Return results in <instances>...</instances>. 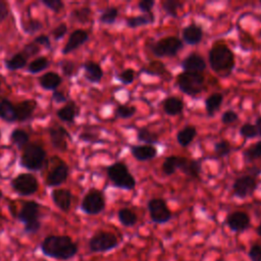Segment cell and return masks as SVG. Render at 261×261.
I'll list each match as a JSON object with an SVG mask.
<instances>
[{
	"mask_svg": "<svg viewBox=\"0 0 261 261\" xmlns=\"http://www.w3.org/2000/svg\"><path fill=\"white\" fill-rule=\"evenodd\" d=\"M256 232H257V234H258L259 237H261V223L257 226V228H256Z\"/></svg>",
	"mask_w": 261,
	"mask_h": 261,
	"instance_id": "obj_60",
	"label": "cell"
},
{
	"mask_svg": "<svg viewBox=\"0 0 261 261\" xmlns=\"http://www.w3.org/2000/svg\"><path fill=\"white\" fill-rule=\"evenodd\" d=\"M68 173H69L68 165L65 162L60 161L48 173L46 177V185L49 187L60 186L67 179Z\"/></svg>",
	"mask_w": 261,
	"mask_h": 261,
	"instance_id": "obj_15",
	"label": "cell"
},
{
	"mask_svg": "<svg viewBox=\"0 0 261 261\" xmlns=\"http://www.w3.org/2000/svg\"><path fill=\"white\" fill-rule=\"evenodd\" d=\"M157 148L154 145H133L130 146V154L138 161H148L157 156Z\"/></svg>",
	"mask_w": 261,
	"mask_h": 261,
	"instance_id": "obj_21",
	"label": "cell"
},
{
	"mask_svg": "<svg viewBox=\"0 0 261 261\" xmlns=\"http://www.w3.org/2000/svg\"><path fill=\"white\" fill-rule=\"evenodd\" d=\"M49 65H50V61L48 60V58L45 56H41V57L34 59L33 61H31L29 63L28 71L35 74V73L45 70L46 68L49 67Z\"/></svg>",
	"mask_w": 261,
	"mask_h": 261,
	"instance_id": "obj_39",
	"label": "cell"
},
{
	"mask_svg": "<svg viewBox=\"0 0 261 261\" xmlns=\"http://www.w3.org/2000/svg\"><path fill=\"white\" fill-rule=\"evenodd\" d=\"M255 127L257 129V136L259 138H261V116H258L256 118V121H255Z\"/></svg>",
	"mask_w": 261,
	"mask_h": 261,
	"instance_id": "obj_59",
	"label": "cell"
},
{
	"mask_svg": "<svg viewBox=\"0 0 261 261\" xmlns=\"http://www.w3.org/2000/svg\"><path fill=\"white\" fill-rule=\"evenodd\" d=\"M248 256L251 261H261V244H253L249 249Z\"/></svg>",
	"mask_w": 261,
	"mask_h": 261,
	"instance_id": "obj_50",
	"label": "cell"
},
{
	"mask_svg": "<svg viewBox=\"0 0 261 261\" xmlns=\"http://www.w3.org/2000/svg\"><path fill=\"white\" fill-rule=\"evenodd\" d=\"M248 171H249V173H248V174H250V175H252V176L257 177V176L261 173V168H260V167H258V166H256V165H254V166L249 167V168H248Z\"/></svg>",
	"mask_w": 261,
	"mask_h": 261,
	"instance_id": "obj_58",
	"label": "cell"
},
{
	"mask_svg": "<svg viewBox=\"0 0 261 261\" xmlns=\"http://www.w3.org/2000/svg\"><path fill=\"white\" fill-rule=\"evenodd\" d=\"M119 10L115 6L107 7L103 10V12L99 16V21L104 24H112L115 22L117 16H118Z\"/></svg>",
	"mask_w": 261,
	"mask_h": 261,
	"instance_id": "obj_40",
	"label": "cell"
},
{
	"mask_svg": "<svg viewBox=\"0 0 261 261\" xmlns=\"http://www.w3.org/2000/svg\"><path fill=\"white\" fill-rule=\"evenodd\" d=\"M83 68H84V76L85 79L92 84H98L103 77V69L101 65L95 61L88 60L83 63Z\"/></svg>",
	"mask_w": 261,
	"mask_h": 261,
	"instance_id": "obj_22",
	"label": "cell"
},
{
	"mask_svg": "<svg viewBox=\"0 0 261 261\" xmlns=\"http://www.w3.org/2000/svg\"><path fill=\"white\" fill-rule=\"evenodd\" d=\"M11 187L20 196H31L38 191L39 184L32 173H19L11 179Z\"/></svg>",
	"mask_w": 261,
	"mask_h": 261,
	"instance_id": "obj_11",
	"label": "cell"
},
{
	"mask_svg": "<svg viewBox=\"0 0 261 261\" xmlns=\"http://www.w3.org/2000/svg\"><path fill=\"white\" fill-rule=\"evenodd\" d=\"M9 14V8L6 4V2L0 0V21H3L7 18Z\"/></svg>",
	"mask_w": 261,
	"mask_h": 261,
	"instance_id": "obj_56",
	"label": "cell"
},
{
	"mask_svg": "<svg viewBox=\"0 0 261 261\" xmlns=\"http://www.w3.org/2000/svg\"><path fill=\"white\" fill-rule=\"evenodd\" d=\"M117 218L119 222L126 227H132L138 222V215L132 209L127 207L120 208L117 212Z\"/></svg>",
	"mask_w": 261,
	"mask_h": 261,
	"instance_id": "obj_32",
	"label": "cell"
},
{
	"mask_svg": "<svg viewBox=\"0 0 261 261\" xmlns=\"http://www.w3.org/2000/svg\"><path fill=\"white\" fill-rule=\"evenodd\" d=\"M184 42L175 36H167L152 43L150 50L158 58L173 57L182 48Z\"/></svg>",
	"mask_w": 261,
	"mask_h": 261,
	"instance_id": "obj_6",
	"label": "cell"
},
{
	"mask_svg": "<svg viewBox=\"0 0 261 261\" xmlns=\"http://www.w3.org/2000/svg\"><path fill=\"white\" fill-rule=\"evenodd\" d=\"M119 244L117 237L105 230H100L94 233L89 240V249L94 253H105L115 249Z\"/></svg>",
	"mask_w": 261,
	"mask_h": 261,
	"instance_id": "obj_8",
	"label": "cell"
},
{
	"mask_svg": "<svg viewBox=\"0 0 261 261\" xmlns=\"http://www.w3.org/2000/svg\"><path fill=\"white\" fill-rule=\"evenodd\" d=\"M0 139H1V130H0Z\"/></svg>",
	"mask_w": 261,
	"mask_h": 261,
	"instance_id": "obj_62",
	"label": "cell"
},
{
	"mask_svg": "<svg viewBox=\"0 0 261 261\" xmlns=\"http://www.w3.org/2000/svg\"><path fill=\"white\" fill-rule=\"evenodd\" d=\"M230 152H231V146L229 142L226 140H220L214 145V153L219 158L227 156Z\"/></svg>",
	"mask_w": 261,
	"mask_h": 261,
	"instance_id": "obj_44",
	"label": "cell"
},
{
	"mask_svg": "<svg viewBox=\"0 0 261 261\" xmlns=\"http://www.w3.org/2000/svg\"><path fill=\"white\" fill-rule=\"evenodd\" d=\"M48 133L50 136L51 144L55 149L61 152H64L67 150V147H68L67 142L69 139V134L63 126L59 124H53L49 127Z\"/></svg>",
	"mask_w": 261,
	"mask_h": 261,
	"instance_id": "obj_14",
	"label": "cell"
},
{
	"mask_svg": "<svg viewBox=\"0 0 261 261\" xmlns=\"http://www.w3.org/2000/svg\"><path fill=\"white\" fill-rule=\"evenodd\" d=\"M61 70L63 72L64 75L66 76H73L76 72V67H75V64L74 62L70 61V60H63L61 62Z\"/></svg>",
	"mask_w": 261,
	"mask_h": 261,
	"instance_id": "obj_49",
	"label": "cell"
},
{
	"mask_svg": "<svg viewBox=\"0 0 261 261\" xmlns=\"http://www.w3.org/2000/svg\"><path fill=\"white\" fill-rule=\"evenodd\" d=\"M89 39V34L87 31L83 29H76L73 32L70 33L67 42L65 43L62 53L63 54H68L74 50H76L80 46L85 44Z\"/></svg>",
	"mask_w": 261,
	"mask_h": 261,
	"instance_id": "obj_17",
	"label": "cell"
},
{
	"mask_svg": "<svg viewBox=\"0 0 261 261\" xmlns=\"http://www.w3.org/2000/svg\"><path fill=\"white\" fill-rule=\"evenodd\" d=\"M163 111L170 116L178 115L185 108L184 101L176 96H168L162 102Z\"/></svg>",
	"mask_w": 261,
	"mask_h": 261,
	"instance_id": "obj_24",
	"label": "cell"
},
{
	"mask_svg": "<svg viewBox=\"0 0 261 261\" xmlns=\"http://www.w3.org/2000/svg\"><path fill=\"white\" fill-rule=\"evenodd\" d=\"M175 83L180 92L194 97L202 93L205 85V76L201 72L181 71L176 75Z\"/></svg>",
	"mask_w": 261,
	"mask_h": 261,
	"instance_id": "obj_5",
	"label": "cell"
},
{
	"mask_svg": "<svg viewBox=\"0 0 261 261\" xmlns=\"http://www.w3.org/2000/svg\"><path fill=\"white\" fill-rule=\"evenodd\" d=\"M154 21H155V14L153 12L149 14L142 13L139 15H133V16L126 17L125 24L130 29H137L140 27L152 24L154 23Z\"/></svg>",
	"mask_w": 261,
	"mask_h": 261,
	"instance_id": "obj_29",
	"label": "cell"
},
{
	"mask_svg": "<svg viewBox=\"0 0 261 261\" xmlns=\"http://www.w3.org/2000/svg\"><path fill=\"white\" fill-rule=\"evenodd\" d=\"M141 72L143 73H147L150 75H156V76H170V72L168 71V69L166 68L165 64L158 59L155 60H151L150 62H148L145 66H143L140 69Z\"/></svg>",
	"mask_w": 261,
	"mask_h": 261,
	"instance_id": "obj_25",
	"label": "cell"
},
{
	"mask_svg": "<svg viewBox=\"0 0 261 261\" xmlns=\"http://www.w3.org/2000/svg\"><path fill=\"white\" fill-rule=\"evenodd\" d=\"M40 50H41V48H40L39 45H37L34 42H31V43L23 46V48L21 50V53L29 59L30 57H34L35 55L39 54Z\"/></svg>",
	"mask_w": 261,
	"mask_h": 261,
	"instance_id": "obj_47",
	"label": "cell"
},
{
	"mask_svg": "<svg viewBox=\"0 0 261 261\" xmlns=\"http://www.w3.org/2000/svg\"><path fill=\"white\" fill-rule=\"evenodd\" d=\"M137 139L148 145H154L160 142L159 136L148 127H140L137 132Z\"/></svg>",
	"mask_w": 261,
	"mask_h": 261,
	"instance_id": "obj_36",
	"label": "cell"
},
{
	"mask_svg": "<svg viewBox=\"0 0 261 261\" xmlns=\"http://www.w3.org/2000/svg\"><path fill=\"white\" fill-rule=\"evenodd\" d=\"M0 118L7 123L17 121L14 104L6 98L0 99Z\"/></svg>",
	"mask_w": 261,
	"mask_h": 261,
	"instance_id": "obj_28",
	"label": "cell"
},
{
	"mask_svg": "<svg viewBox=\"0 0 261 261\" xmlns=\"http://www.w3.org/2000/svg\"><path fill=\"white\" fill-rule=\"evenodd\" d=\"M38 106V103L35 99H27L22 100L16 104H14L15 112H16V118L18 122L25 121L30 119L36 110Z\"/></svg>",
	"mask_w": 261,
	"mask_h": 261,
	"instance_id": "obj_20",
	"label": "cell"
},
{
	"mask_svg": "<svg viewBox=\"0 0 261 261\" xmlns=\"http://www.w3.org/2000/svg\"><path fill=\"white\" fill-rule=\"evenodd\" d=\"M1 197H2V193H1V191H0V199H1Z\"/></svg>",
	"mask_w": 261,
	"mask_h": 261,
	"instance_id": "obj_61",
	"label": "cell"
},
{
	"mask_svg": "<svg viewBox=\"0 0 261 261\" xmlns=\"http://www.w3.org/2000/svg\"><path fill=\"white\" fill-rule=\"evenodd\" d=\"M98 138V136H95L93 134H90L89 132H85L83 134L80 135V139L83 141H88V142H94L96 141V139Z\"/></svg>",
	"mask_w": 261,
	"mask_h": 261,
	"instance_id": "obj_57",
	"label": "cell"
},
{
	"mask_svg": "<svg viewBox=\"0 0 261 261\" xmlns=\"http://www.w3.org/2000/svg\"><path fill=\"white\" fill-rule=\"evenodd\" d=\"M51 198L57 208L63 212H68L71 206L72 194L66 189H55L51 193Z\"/></svg>",
	"mask_w": 261,
	"mask_h": 261,
	"instance_id": "obj_19",
	"label": "cell"
},
{
	"mask_svg": "<svg viewBox=\"0 0 261 261\" xmlns=\"http://www.w3.org/2000/svg\"><path fill=\"white\" fill-rule=\"evenodd\" d=\"M240 135L245 139H253L258 137L255 125L250 122H246L240 127Z\"/></svg>",
	"mask_w": 261,
	"mask_h": 261,
	"instance_id": "obj_46",
	"label": "cell"
},
{
	"mask_svg": "<svg viewBox=\"0 0 261 261\" xmlns=\"http://www.w3.org/2000/svg\"><path fill=\"white\" fill-rule=\"evenodd\" d=\"M79 114V107L76 106L75 102L69 101L67 102L63 107L59 108L56 111L57 117L66 123H72L75 119V117Z\"/></svg>",
	"mask_w": 261,
	"mask_h": 261,
	"instance_id": "obj_26",
	"label": "cell"
},
{
	"mask_svg": "<svg viewBox=\"0 0 261 261\" xmlns=\"http://www.w3.org/2000/svg\"><path fill=\"white\" fill-rule=\"evenodd\" d=\"M181 68L184 71L189 72H201L207 68L206 60L203 58L202 55L198 53H190L182 61H181Z\"/></svg>",
	"mask_w": 261,
	"mask_h": 261,
	"instance_id": "obj_16",
	"label": "cell"
},
{
	"mask_svg": "<svg viewBox=\"0 0 261 261\" xmlns=\"http://www.w3.org/2000/svg\"><path fill=\"white\" fill-rule=\"evenodd\" d=\"M70 16L73 20L80 23H87L90 21L92 16V9L88 6H83L75 8L71 11Z\"/></svg>",
	"mask_w": 261,
	"mask_h": 261,
	"instance_id": "obj_37",
	"label": "cell"
},
{
	"mask_svg": "<svg viewBox=\"0 0 261 261\" xmlns=\"http://www.w3.org/2000/svg\"><path fill=\"white\" fill-rule=\"evenodd\" d=\"M41 3L53 12H60L64 7V3L61 0H41Z\"/></svg>",
	"mask_w": 261,
	"mask_h": 261,
	"instance_id": "obj_48",
	"label": "cell"
},
{
	"mask_svg": "<svg viewBox=\"0 0 261 261\" xmlns=\"http://www.w3.org/2000/svg\"><path fill=\"white\" fill-rule=\"evenodd\" d=\"M52 99L56 102V103H64L67 101L66 96L64 95L63 92L58 91V90H54L52 93Z\"/></svg>",
	"mask_w": 261,
	"mask_h": 261,
	"instance_id": "obj_55",
	"label": "cell"
},
{
	"mask_svg": "<svg viewBox=\"0 0 261 261\" xmlns=\"http://www.w3.org/2000/svg\"><path fill=\"white\" fill-rule=\"evenodd\" d=\"M147 208L149 211L150 219L154 223L163 224L168 222L172 217V213L168 208L166 201L162 198L150 199L147 203Z\"/></svg>",
	"mask_w": 261,
	"mask_h": 261,
	"instance_id": "obj_10",
	"label": "cell"
},
{
	"mask_svg": "<svg viewBox=\"0 0 261 261\" xmlns=\"http://www.w3.org/2000/svg\"><path fill=\"white\" fill-rule=\"evenodd\" d=\"M154 6H155L154 0H140L138 2V7L144 14L152 13Z\"/></svg>",
	"mask_w": 261,
	"mask_h": 261,
	"instance_id": "obj_52",
	"label": "cell"
},
{
	"mask_svg": "<svg viewBox=\"0 0 261 261\" xmlns=\"http://www.w3.org/2000/svg\"><path fill=\"white\" fill-rule=\"evenodd\" d=\"M0 87H1V83H0Z\"/></svg>",
	"mask_w": 261,
	"mask_h": 261,
	"instance_id": "obj_63",
	"label": "cell"
},
{
	"mask_svg": "<svg viewBox=\"0 0 261 261\" xmlns=\"http://www.w3.org/2000/svg\"><path fill=\"white\" fill-rule=\"evenodd\" d=\"M208 60L211 69L222 76L229 75L236 65L234 53L224 42H215L211 46Z\"/></svg>",
	"mask_w": 261,
	"mask_h": 261,
	"instance_id": "obj_2",
	"label": "cell"
},
{
	"mask_svg": "<svg viewBox=\"0 0 261 261\" xmlns=\"http://www.w3.org/2000/svg\"><path fill=\"white\" fill-rule=\"evenodd\" d=\"M29 134L21 128H14L10 134L11 143L16 146L18 149H23L28 146L29 143Z\"/></svg>",
	"mask_w": 261,
	"mask_h": 261,
	"instance_id": "obj_34",
	"label": "cell"
},
{
	"mask_svg": "<svg viewBox=\"0 0 261 261\" xmlns=\"http://www.w3.org/2000/svg\"><path fill=\"white\" fill-rule=\"evenodd\" d=\"M197 128L194 125H187L179 129L176 134V141L182 147H188L196 138Z\"/></svg>",
	"mask_w": 261,
	"mask_h": 261,
	"instance_id": "obj_30",
	"label": "cell"
},
{
	"mask_svg": "<svg viewBox=\"0 0 261 261\" xmlns=\"http://www.w3.org/2000/svg\"><path fill=\"white\" fill-rule=\"evenodd\" d=\"M34 43H36L39 46H43L46 49H50L51 48V41L50 38L46 35H39L35 38Z\"/></svg>",
	"mask_w": 261,
	"mask_h": 261,
	"instance_id": "obj_54",
	"label": "cell"
},
{
	"mask_svg": "<svg viewBox=\"0 0 261 261\" xmlns=\"http://www.w3.org/2000/svg\"><path fill=\"white\" fill-rule=\"evenodd\" d=\"M137 112V108L134 105L129 104H119L114 109V116L117 118H130Z\"/></svg>",
	"mask_w": 261,
	"mask_h": 261,
	"instance_id": "obj_41",
	"label": "cell"
},
{
	"mask_svg": "<svg viewBox=\"0 0 261 261\" xmlns=\"http://www.w3.org/2000/svg\"><path fill=\"white\" fill-rule=\"evenodd\" d=\"M182 156H175L171 155L166 157L163 162L161 169L165 175H172L176 169H179V166L181 164Z\"/></svg>",
	"mask_w": 261,
	"mask_h": 261,
	"instance_id": "obj_33",
	"label": "cell"
},
{
	"mask_svg": "<svg viewBox=\"0 0 261 261\" xmlns=\"http://www.w3.org/2000/svg\"><path fill=\"white\" fill-rule=\"evenodd\" d=\"M239 115L233 110H226L221 114V122L223 124H231L238 121Z\"/></svg>",
	"mask_w": 261,
	"mask_h": 261,
	"instance_id": "obj_51",
	"label": "cell"
},
{
	"mask_svg": "<svg viewBox=\"0 0 261 261\" xmlns=\"http://www.w3.org/2000/svg\"><path fill=\"white\" fill-rule=\"evenodd\" d=\"M203 28L196 22H191L181 31V39L188 45H197L203 39Z\"/></svg>",
	"mask_w": 261,
	"mask_h": 261,
	"instance_id": "obj_18",
	"label": "cell"
},
{
	"mask_svg": "<svg viewBox=\"0 0 261 261\" xmlns=\"http://www.w3.org/2000/svg\"><path fill=\"white\" fill-rule=\"evenodd\" d=\"M15 217L23 223V230L27 233H36L41 228L40 205L36 201L24 202Z\"/></svg>",
	"mask_w": 261,
	"mask_h": 261,
	"instance_id": "obj_4",
	"label": "cell"
},
{
	"mask_svg": "<svg viewBox=\"0 0 261 261\" xmlns=\"http://www.w3.org/2000/svg\"><path fill=\"white\" fill-rule=\"evenodd\" d=\"M225 224L234 232H243L250 227L251 219L247 212L237 210L230 212L225 219Z\"/></svg>",
	"mask_w": 261,
	"mask_h": 261,
	"instance_id": "obj_13",
	"label": "cell"
},
{
	"mask_svg": "<svg viewBox=\"0 0 261 261\" xmlns=\"http://www.w3.org/2000/svg\"><path fill=\"white\" fill-rule=\"evenodd\" d=\"M46 158V151L39 144L28 145L20 157V165L29 170H40L44 164Z\"/></svg>",
	"mask_w": 261,
	"mask_h": 261,
	"instance_id": "obj_7",
	"label": "cell"
},
{
	"mask_svg": "<svg viewBox=\"0 0 261 261\" xmlns=\"http://www.w3.org/2000/svg\"><path fill=\"white\" fill-rule=\"evenodd\" d=\"M41 252L50 258L58 260H69L73 258L77 251V245L68 236L50 234L47 236L40 245Z\"/></svg>",
	"mask_w": 261,
	"mask_h": 261,
	"instance_id": "obj_1",
	"label": "cell"
},
{
	"mask_svg": "<svg viewBox=\"0 0 261 261\" xmlns=\"http://www.w3.org/2000/svg\"><path fill=\"white\" fill-rule=\"evenodd\" d=\"M62 82L61 76L55 71H47L39 77V84L44 90H56Z\"/></svg>",
	"mask_w": 261,
	"mask_h": 261,
	"instance_id": "obj_27",
	"label": "cell"
},
{
	"mask_svg": "<svg viewBox=\"0 0 261 261\" xmlns=\"http://www.w3.org/2000/svg\"><path fill=\"white\" fill-rule=\"evenodd\" d=\"M244 157L248 162L254 161L256 159H260L261 158V140L251 145L248 149H246L244 152Z\"/></svg>",
	"mask_w": 261,
	"mask_h": 261,
	"instance_id": "obj_42",
	"label": "cell"
},
{
	"mask_svg": "<svg viewBox=\"0 0 261 261\" xmlns=\"http://www.w3.org/2000/svg\"><path fill=\"white\" fill-rule=\"evenodd\" d=\"M22 30L28 35H34L42 29V22L36 18H29L22 24Z\"/></svg>",
	"mask_w": 261,
	"mask_h": 261,
	"instance_id": "obj_43",
	"label": "cell"
},
{
	"mask_svg": "<svg viewBox=\"0 0 261 261\" xmlns=\"http://www.w3.org/2000/svg\"><path fill=\"white\" fill-rule=\"evenodd\" d=\"M109 180L118 189L132 191L136 187V179L129 169L122 161H116L106 167Z\"/></svg>",
	"mask_w": 261,
	"mask_h": 261,
	"instance_id": "obj_3",
	"label": "cell"
},
{
	"mask_svg": "<svg viewBox=\"0 0 261 261\" xmlns=\"http://www.w3.org/2000/svg\"><path fill=\"white\" fill-rule=\"evenodd\" d=\"M179 170H181V172L189 177L199 179L202 172V163L201 161L196 159H189L187 157H182Z\"/></svg>",
	"mask_w": 261,
	"mask_h": 261,
	"instance_id": "obj_23",
	"label": "cell"
},
{
	"mask_svg": "<svg viewBox=\"0 0 261 261\" xmlns=\"http://www.w3.org/2000/svg\"><path fill=\"white\" fill-rule=\"evenodd\" d=\"M257 187V177L250 174H244L234 179L232 184V195L240 199H246L254 194Z\"/></svg>",
	"mask_w": 261,
	"mask_h": 261,
	"instance_id": "obj_12",
	"label": "cell"
},
{
	"mask_svg": "<svg viewBox=\"0 0 261 261\" xmlns=\"http://www.w3.org/2000/svg\"><path fill=\"white\" fill-rule=\"evenodd\" d=\"M66 33H67V24L65 22H61L52 31V36L55 41H58L62 39Z\"/></svg>",
	"mask_w": 261,
	"mask_h": 261,
	"instance_id": "obj_53",
	"label": "cell"
},
{
	"mask_svg": "<svg viewBox=\"0 0 261 261\" xmlns=\"http://www.w3.org/2000/svg\"><path fill=\"white\" fill-rule=\"evenodd\" d=\"M106 206L105 196L103 192L97 189L90 190L83 198L81 209L84 213L89 215H97L101 213Z\"/></svg>",
	"mask_w": 261,
	"mask_h": 261,
	"instance_id": "obj_9",
	"label": "cell"
},
{
	"mask_svg": "<svg viewBox=\"0 0 261 261\" xmlns=\"http://www.w3.org/2000/svg\"><path fill=\"white\" fill-rule=\"evenodd\" d=\"M28 63V58L21 53L18 52L14 54L11 58L5 60V67L8 70H17L23 68Z\"/></svg>",
	"mask_w": 261,
	"mask_h": 261,
	"instance_id": "obj_35",
	"label": "cell"
},
{
	"mask_svg": "<svg viewBox=\"0 0 261 261\" xmlns=\"http://www.w3.org/2000/svg\"><path fill=\"white\" fill-rule=\"evenodd\" d=\"M135 77H136V71L133 68H125L116 75V79L123 85L132 84Z\"/></svg>",
	"mask_w": 261,
	"mask_h": 261,
	"instance_id": "obj_45",
	"label": "cell"
},
{
	"mask_svg": "<svg viewBox=\"0 0 261 261\" xmlns=\"http://www.w3.org/2000/svg\"><path fill=\"white\" fill-rule=\"evenodd\" d=\"M182 5L184 3L178 0H164L161 3L162 9L165 11V13L175 18L178 16V10L182 7Z\"/></svg>",
	"mask_w": 261,
	"mask_h": 261,
	"instance_id": "obj_38",
	"label": "cell"
},
{
	"mask_svg": "<svg viewBox=\"0 0 261 261\" xmlns=\"http://www.w3.org/2000/svg\"><path fill=\"white\" fill-rule=\"evenodd\" d=\"M223 95L221 93H212L205 99V109L208 116H213L217 112L222 104Z\"/></svg>",
	"mask_w": 261,
	"mask_h": 261,
	"instance_id": "obj_31",
	"label": "cell"
}]
</instances>
